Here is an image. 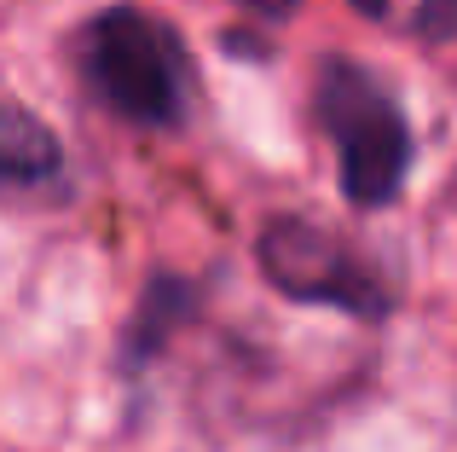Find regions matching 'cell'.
I'll return each instance as SVG.
<instances>
[{
    "mask_svg": "<svg viewBox=\"0 0 457 452\" xmlns=\"http://www.w3.org/2000/svg\"><path fill=\"white\" fill-rule=\"evenodd\" d=\"M81 81L134 128H179L197 93L179 29L139 6H111L81 29Z\"/></svg>",
    "mask_w": 457,
    "mask_h": 452,
    "instance_id": "cell-1",
    "label": "cell"
},
{
    "mask_svg": "<svg viewBox=\"0 0 457 452\" xmlns=\"http://www.w3.org/2000/svg\"><path fill=\"white\" fill-rule=\"evenodd\" d=\"M312 116L342 146V197L353 209H388L411 174V122L394 93L353 58H324Z\"/></svg>",
    "mask_w": 457,
    "mask_h": 452,
    "instance_id": "cell-2",
    "label": "cell"
},
{
    "mask_svg": "<svg viewBox=\"0 0 457 452\" xmlns=\"http://www.w3.org/2000/svg\"><path fill=\"white\" fill-rule=\"evenodd\" d=\"M255 261L267 272V284L290 302H319V307H342L353 319H382L394 307V296L382 290V279L342 244L336 232L312 226L302 215H278L261 226Z\"/></svg>",
    "mask_w": 457,
    "mask_h": 452,
    "instance_id": "cell-3",
    "label": "cell"
},
{
    "mask_svg": "<svg viewBox=\"0 0 457 452\" xmlns=\"http://www.w3.org/2000/svg\"><path fill=\"white\" fill-rule=\"evenodd\" d=\"M58 180H64L58 134L23 105L0 99V192H41V186H58Z\"/></svg>",
    "mask_w": 457,
    "mask_h": 452,
    "instance_id": "cell-4",
    "label": "cell"
},
{
    "mask_svg": "<svg viewBox=\"0 0 457 452\" xmlns=\"http://www.w3.org/2000/svg\"><path fill=\"white\" fill-rule=\"evenodd\" d=\"M191 307H197V290H191L186 279H151V290L139 296L134 325H128V365H145L151 354L174 337V325Z\"/></svg>",
    "mask_w": 457,
    "mask_h": 452,
    "instance_id": "cell-5",
    "label": "cell"
},
{
    "mask_svg": "<svg viewBox=\"0 0 457 452\" xmlns=\"http://www.w3.org/2000/svg\"><path fill=\"white\" fill-rule=\"evenodd\" d=\"M417 35H423L428 46H446L457 35V6H452V0H423V12H417Z\"/></svg>",
    "mask_w": 457,
    "mask_h": 452,
    "instance_id": "cell-6",
    "label": "cell"
},
{
    "mask_svg": "<svg viewBox=\"0 0 457 452\" xmlns=\"http://www.w3.org/2000/svg\"><path fill=\"white\" fill-rule=\"evenodd\" d=\"M220 46H226V53H237L244 64H267V58H272V41H261V35H244V29H226Z\"/></svg>",
    "mask_w": 457,
    "mask_h": 452,
    "instance_id": "cell-7",
    "label": "cell"
},
{
    "mask_svg": "<svg viewBox=\"0 0 457 452\" xmlns=\"http://www.w3.org/2000/svg\"><path fill=\"white\" fill-rule=\"evenodd\" d=\"M244 12H255V18H295V6L302 0H237Z\"/></svg>",
    "mask_w": 457,
    "mask_h": 452,
    "instance_id": "cell-8",
    "label": "cell"
},
{
    "mask_svg": "<svg viewBox=\"0 0 457 452\" xmlns=\"http://www.w3.org/2000/svg\"><path fill=\"white\" fill-rule=\"evenodd\" d=\"M359 18H388V0H347Z\"/></svg>",
    "mask_w": 457,
    "mask_h": 452,
    "instance_id": "cell-9",
    "label": "cell"
}]
</instances>
